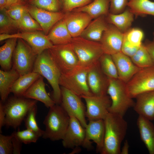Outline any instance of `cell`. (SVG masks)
<instances>
[{
	"instance_id": "1",
	"label": "cell",
	"mask_w": 154,
	"mask_h": 154,
	"mask_svg": "<svg viewBox=\"0 0 154 154\" xmlns=\"http://www.w3.org/2000/svg\"><path fill=\"white\" fill-rule=\"evenodd\" d=\"M123 117L109 112L104 119L105 135L100 154H120L121 143L127 129V123Z\"/></svg>"
},
{
	"instance_id": "2",
	"label": "cell",
	"mask_w": 154,
	"mask_h": 154,
	"mask_svg": "<svg viewBox=\"0 0 154 154\" xmlns=\"http://www.w3.org/2000/svg\"><path fill=\"white\" fill-rule=\"evenodd\" d=\"M32 72L45 78L52 88V99L56 104H60L61 93L59 80L61 74L54 64L48 50L38 55Z\"/></svg>"
},
{
	"instance_id": "3",
	"label": "cell",
	"mask_w": 154,
	"mask_h": 154,
	"mask_svg": "<svg viewBox=\"0 0 154 154\" xmlns=\"http://www.w3.org/2000/svg\"><path fill=\"white\" fill-rule=\"evenodd\" d=\"M70 116L60 104L49 108L43 123L45 129L42 137L52 141L62 140L68 126Z\"/></svg>"
},
{
	"instance_id": "4",
	"label": "cell",
	"mask_w": 154,
	"mask_h": 154,
	"mask_svg": "<svg viewBox=\"0 0 154 154\" xmlns=\"http://www.w3.org/2000/svg\"><path fill=\"white\" fill-rule=\"evenodd\" d=\"M37 101L14 95L8 97L3 103L6 114L5 125L17 129L24 121L30 110L37 105Z\"/></svg>"
},
{
	"instance_id": "5",
	"label": "cell",
	"mask_w": 154,
	"mask_h": 154,
	"mask_svg": "<svg viewBox=\"0 0 154 154\" xmlns=\"http://www.w3.org/2000/svg\"><path fill=\"white\" fill-rule=\"evenodd\" d=\"M109 78L107 94L112 102L109 112L123 116L129 109L133 108L135 102L127 92L126 84L119 78Z\"/></svg>"
},
{
	"instance_id": "6",
	"label": "cell",
	"mask_w": 154,
	"mask_h": 154,
	"mask_svg": "<svg viewBox=\"0 0 154 154\" xmlns=\"http://www.w3.org/2000/svg\"><path fill=\"white\" fill-rule=\"evenodd\" d=\"M69 44L78 59V65L89 67L98 61L104 53L100 42L80 36L72 38Z\"/></svg>"
},
{
	"instance_id": "7",
	"label": "cell",
	"mask_w": 154,
	"mask_h": 154,
	"mask_svg": "<svg viewBox=\"0 0 154 154\" xmlns=\"http://www.w3.org/2000/svg\"><path fill=\"white\" fill-rule=\"evenodd\" d=\"M88 67L78 65L68 72L62 74L59 80L60 86L81 97L93 95L87 83Z\"/></svg>"
},
{
	"instance_id": "8",
	"label": "cell",
	"mask_w": 154,
	"mask_h": 154,
	"mask_svg": "<svg viewBox=\"0 0 154 154\" xmlns=\"http://www.w3.org/2000/svg\"><path fill=\"white\" fill-rule=\"evenodd\" d=\"M37 56L28 43L18 38L13 54L12 67L20 76L31 72Z\"/></svg>"
},
{
	"instance_id": "9",
	"label": "cell",
	"mask_w": 154,
	"mask_h": 154,
	"mask_svg": "<svg viewBox=\"0 0 154 154\" xmlns=\"http://www.w3.org/2000/svg\"><path fill=\"white\" fill-rule=\"evenodd\" d=\"M48 50L61 74L68 72L78 65V57L69 43L53 45Z\"/></svg>"
},
{
	"instance_id": "10",
	"label": "cell",
	"mask_w": 154,
	"mask_h": 154,
	"mask_svg": "<svg viewBox=\"0 0 154 154\" xmlns=\"http://www.w3.org/2000/svg\"><path fill=\"white\" fill-rule=\"evenodd\" d=\"M126 87L132 98L142 93L154 91V66L140 68L126 84Z\"/></svg>"
},
{
	"instance_id": "11",
	"label": "cell",
	"mask_w": 154,
	"mask_h": 154,
	"mask_svg": "<svg viewBox=\"0 0 154 154\" xmlns=\"http://www.w3.org/2000/svg\"><path fill=\"white\" fill-rule=\"evenodd\" d=\"M61 102L60 105L69 116L77 118L85 128L87 123L86 119V107L82 98L62 86H60Z\"/></svg>"
},
{
	"instance_id": "12",
	"label": "cell",
	"mask_w": 154,
	"mask_h": 154,
	"mask_svg": "<svg viewBox=\"0 0 154 154\" xmlns=\"http://www.w3.org/2000/svg\"><path fill=\"white\" fill-rule=\"evenodd\" d=\"M81 97L86 103V116L89 121L105 119L112 103L108 95L83 96Z\"/></svg>"
},
{
	"instance_id": "13",
	"label": "cell",
	"mask_w": 154,
	"mask_h": 154,
	"mask_svg": "<svg viewBox=\"0 0 154 154\" xmlns=\"http://www.w3.org/2000/svg\"><path fill=\"white\" fill-rule=\"evenodd\" d=\"M87 81L93 95L102 96L107 94L109 78L102 70L99 60L89 67Z\"/></svg>"
},
{
	"instance_id": "14",
	"label": "cell",
	"mask_w": 154,
	"mask_h": 154,
	"mask_svg": "<svg viewBox=\"0 0 154 154\" xmlns=\"http://www.w3.org/2000/svg\"><path fill=\"white\" fill-rule=\"evenodd\" d=\"M85 136L82 147L88 150L93 149V141L96 145V151L100 153L104 145L105 135L104 120L89 121L85 128Z\"/></svg>"
},
{
	"instance_id": "15",
	"label": "cell",
	"mask_w": 154,
	"mask_h": 154,
	"mask_svg": "<svg viewBox=\"0 0 154 154\" xmlns=\"http://www.w3.org/2000/svg\"><path fill=\"white\" fill-rule=\"evenodd\" d=\"M68 127L62 139V145L66 148L74 149L82 146L84 143L85 129L75 117L69 116Z\"/></svg>"
},
{
	"instance_id": "16",
	"label": "cell",
	"mask_w": 154,
	"mask_h": 154,
	"mask_svg": "<svg viewBox=\"0 0 154 154\" xmlns=\"http://www.w3.org/2000/svg\"><path fill=\"white\" fill-rule=\"evenodd\" d=\"M124 36L123 33L112 24H108L100 42L104 53L112 55L121 51Z\"/></svg>"
},
{
	"instance_id": "17",
	"label": "cell",
	"mask_w": 154,
	"mask_h": 154,
	"mask_svg": "<svg viewBox=\"0 0 154 154\" xmlns=\"http://www.w3.org/2000/svg\"><path fill=\"white\" fill-rule=\"evenodd\" d=\"M29 13L38 23L46 35L53 27L63 19L65 14L60 12H52L31 5L27 7Z\"/></svg>"
},
{
	"instance_id": "18",
	"label": "cell",
	"mask_w": 154,
	"mask_h": 154,
	"mask_svg": "<svg viewBox=\"0 0 154 154\" xmlns=\"http://www.w3.org/2000/svg\"><path fill=\"white\" fill-rule=\"evenodd\" d=\"M111 55L117 68L118 78L126 84L140 68L130 57L121 51Z\"/></svg>"
},
{
	"instance_id": "19",
	"label": "cell",
	"mask_w": 154,
	"mask_h": 154,
	"mask_svg": "<svg viewBox=\"0 0 154 154\" xmlns=\"http://www.w3.org/2000/svg\"><path fill=\"white\" fill-rule=\"evenodd\" d=\"M64 19L72 38L80 36L92 19L86 13L77 11L65 14Z\"/></svg>"
},
{
	"instance_id": "20",
	"label": "cell",
	"mask_w": 154,
	"mask_h": 154,
	"mask_svg": "<svg viewBox=\"0 0 154 154\" xmlns=\"http://www.w3.org/2000/svg\"><path fill=\"white\" fill-rule=\"evenodd\" d=\"M43 79L44 77L40 75L29 88L23 96L40 101L47 108H49L56 104L46 91Z\"/></svg>"
},
{
	"instance_id": "21",
	"label": "cell",
	"mask_w": 154,
	"mask_h": 154,
	"mask_svg": "<svg viewBox=\"0 0 154 154\" xmlns=\"http://www.w3.org/2000/svg\"><path fill=\"white\" fill-rule=\"evenodd\" d=\"M19 38L27 42L37 55L53 45L46 35L37 32L25 31L19 33Z\"/></svg>"
},
{
	"instance_id": "22",
	"label": "cell",
	"mask_w": 154,
	"mask_h": 154,
	"mask_svg": "<svg viewBox=\"0 0 154 154\" xmlns=\"http://www.w3.org/2000/svg\"><path fill=\"white\" fill-rule=\"evenodd\" d=\"M133 107L139 116L150 121L154 120V91L144 92L137 96Z\"/></svg>"
},
{
	"instance_id": "23",
	"label": "cell",
	"mask_w": 154,
	"mask_h": 154,
	"mask_svg": "<svg viewBox=\"0 0 154 154\" xmlns=\"http://www.w3.org/2000/svg\"><path fill=\"white\" fill-rule=\"evenodd\" d=\"M137 124L141 140L149 153L154 154V125L150 121L139 116Z\"/></svg>"
},
{
	"instance_id": "24",
	"label": "cell",
	"mask_w": 154,
	"mask_h": 154,
	"mask_svg": "<svg viewBox=\"0 0 154 154\" xmlns=\"http://www.w3.org/2000/svg\"><path fill=\"white\" fill-rule=\"evenodd\" d=\"M104 16H100L91 21L80 36L89 40L100 42L108 25Z\"/></svg>"
},
{
	"instance_id": "25",
	"label": "cell",
	"mask_w": 154,
	"mask_h": 154,
	"mask_svg": "<svg viewBox=\"0 0 154 154\" xmlns=\"http://www.w3.org/2000/svg\"><path fill=\"white\" fill-rule=\"evenodd\" d=\"M46 36L54 45L68 44L72 38L64 18L53 27Z\"/></svg>"
},
{
	"instance_id": "26",
	"label": "cell",
	"mask_w": 154,
	"mask_h": 154,
	"mask_svg": "<svg viewBox=\"0 0 154 154\" xmlns=\"http://www.w3.org/2000/svg\"><path fill=\"white\" fill-rule=\"evenodd\" d=\"M134 15L127 7L122 13L113 14L110 13L107 15L108 22L112 24L123 33L129 30L134 21Z\"/></svg>"
},
{
	"instance_id": "27",
	"label": "cell",
	"mask_w": 154,
	"mask_h": 154,
	"mask_svg": "<svg viewBox=\"0 0 154 154\" xmlns=\"http://www.w3.org/2000/svg\"><path fill=\"white\" fill-rule=\"evenodd\" d=\"M20 76L13 67L8 71L0 70V96L3 103L9 97L12 86Z\"/></svg>"
},
{
	"instance_id": "28",
	"label": "cell",
	"mask_w": 154,
	"mask_h": 154,
	"mask_svg": "<svg viewBox=\"0 0 154 154\" xmlns=\"http://www.w3.org/2000/svg\"><path fill=\"white\" fill-rule=\"evenodd\" d=\"M110 0H93L83 7L75 9L74 11L86 13L93 19L107 15L109 13Z\"/></svg>"
},
{
	"instance_id": "29",
	"label": "cell",
	"mask_w": 154,
	"mask_h": 154,
	"mask_svg": "<svg viewBox=\"0 0 154 154\" xmlns=\"http://www.w3.org/2000/svg\"><path fill=\"white\" fill-rule=\"evenodd\" d=\"M40 76L38 73L33 72L20 75L12 86L11 93L17 96H23L29 88Z\"/></svg>"
},
{
	"instance_id": "30",
	"label": "cell",
	"mask_w": 154,
	"mask_h": 154,
	"mask_svg": "<svg viewBox=\"0 0 154 154\" xmlns=\"http://www.w3.org/2000/svg\"><path fill=\"white\" fill-rule=\"evenodd\" d=\"M18 39H7L0 47V65L3 70H9L12 67V59Z\"/></svg>"
},
{
	"instance_id": "31",
	"label": "cell",
	"mask_w": 154,
	"mask_h": 154,
	"mask_svg": "<svg viewBox=\"0 0 154 154\" xmlns=\"http://www.w3.org/2000/svg\"><path fill=\"white\" fill-rule=\"evenodd\" d=\"M127 7L135 16H154V1L150 0H128Z\"/></svg>"
},
{
	"instance_id": "32",
	"label": "cell",
	"mask_w": 154,
	"mask_h": 154,
	"mask_svg": "<svg viewBox=\"0 0 154 154\" xmlns=\"http://www.w3.org/2000/svg\"><path fill=\"white\" fill-rule=\"evenodd\" d=\"M130 58L133 63L140 68L154 66V61L143 43Z\"/></svg>"
},
{
	"instance_id": "33",
	"label": "cell",
	"mask_w": 154,
	"mask_h": 154,
	"mask_svg": "<svg viewBox=\"0 0 154 154\" xmlns=\"http://www.w3.org/2000/svg\"><path fill=\"white\" fill-rule=\"evenodd\" d=\"M99 62L103 72L109 78H118L117 68L111 55L104 53Z\"/></svg>"
},
{
	"instance_id": "34",
	"label": "cell",
	"mask_w": 154,
	"mask_h": 154,
	"mask_svg": "<svg viewBox=\"0 0 154 154\" xmlns=\"http://www.w3.org/2000/svg\"><path fill=\"white\" fill-rule=\"evenodd\" d=\"M34 19L27 10L21 19L17 22L18 28L27 32L42 31L39 24Z\"/></svg>"
},
{
	"instance_id": "35",
	"label": "cell",
	"mask_w": 154,
	"mask_h": 154,
	"mask_svg": "<svg viewBox=\"0 0 154 154\" xmlns=\"http://www.w3.org/2000/svg\"><path fill=\"white\" fill-rule=\"evenodd\" d=\"M37 112V106L36 105L30 110L24 121L27 129L32 130L41 137L43 135L44 131L41 129L37 124L36 118Z\"/></svg>"
},
{
	"instance_id": "36",
	"label": "cell",
	"mask_w": 154,
	"mask_h": 154,
	"mask_svg": "<svg viewBox=\"0 0 154 154\" xmlns=\"http://www.w3.org/2000/svg\"><path fill=\"white\" fill-rule=\"evenodd\" d=\"M29 2L32 5L52 12H58L62 6L60 0H30Z\"/></svg>"
},
{
	"instance_id": "37",
	"label": "cell",
	"mask_w": 154,
	"mask_h": 154,
	"mask_svg": "<svg viewBox=\"0 0 154 154\" xmlns=\"http://www.w3.org/2000/svg\"><path fill=\"white\" fill-rule=\"evenodd\" d=\"M124 34L128 42L133 46L139 47L143 44L144 35L140 29L131 28Z\"/></svg>"
},
{
	"instance_id": "38",
	"label": "cell",
	"mask_w": 154,
	"mask_h": 154,
	"mask_svg": "<svg viewBox=\"0 0 154 154\" xmlns=\"http://www.w3.org/2000/svg\"><path fill=\"white\" fill-rule=\"evenodd\" d=\"M15 28H18L17 21L9 17L6 12L5 9L0 10V34L7 33Z\"/></svg>"
},
{
	"instance_id": "39",
	"label": "cell",
	"mask_w": 154,
	"mask_h": 154,
	"mask_svg": "<svg viewBox=\"0 0 154 154\" xmlns=\"http://www.w3.org/2000/svg\"><path fill=\"white\" fill-rule=\"evenodd\" d=\"M19 139L25 144L36 143L40 137L36 133L29 129L22 131H14Z\"/></svg>"
},
{
	"instance_id": "40",
	"label": "cell",
	"mask_w": 154,
	"mask_h": 154,
	"mask_svg": "<svg viewBox=\"0 0 154 154\" xmlns=\"http://www.w3.org/2000/svg\"><path fill=\"white\" fill-rule=\"evenodd\" d=\"M93 0H60L64 11L67 12L83 7Z\"/></svg>"
},
{
	"instance_id": "41",
	"label": "cell",
	"mask_w": 154,
	"mask_h": 154,
	"mask_svg": "<svg viewBox=\"0 0 154 154\" xmlns=\"http://www.w3.org/2000/svg\"><path fill=\"white\" fill-rule=\"evenodd\" d=\"M27 10V7L19 4L11 6L5 10V11L9 17L17 22L21 19Z\"/></svg>"
},
{
	"instance_id": "42",
	"label": "cell",
	"mask_w": 154,
	"mask_h": 154,
	"mask_svg": "<svg viewBox=\"0 0 154 154\" xmlns=\"http://www.w3.org/2000/svg\"><path fill=\"white\" fill-rule=\"evenodd\" d=\"M12 135L0 134V154H11L13 147L11 141Z\"/></svg>"
},
{
	"instance_id": "43",
	"label": "cell",
	"mask_w": 154,
	"mask_h": 154,
	"mask_svg": "<svg viewBox=\"0 0 154 154\" xmlns=\"http://www.w3.org/2000/svg\"><path fill=\"white\" fill-rule=\"evenodd\" d=\"M128 0H110V13L118 14L123 12L127 8Z\"/></svg>"
},
{
	"instance_id": "44",
	"label": "cell",
	"mask_w": 154,
	"mask_h": 154,
	"mask_svg": "<svg viewBox=\"0 0 154 154\" xmlns=\"http://www.w3.org/2000/svg\"><path fill=\"white\" fill-rule=\"evenodd\" d=\"M139 47L133 46L128 42L124 35L121 48V52L124 54L131 58L137 52Z\"/></svg>"
},
{
	"instance_id": "45",
	"label": "cell",
	"mask_w": 154,
	"mask_h": 154,
	"mask_svg": "<svg viewBox=\"0 0 154 154\" xmlns=\"http://www.w3.org/2000/svg\"><path fill=\"white\" fill-rule=\"evenodd\" d=\"M11 141L13 147V154H20L22 149V143L16 135L15 132L11 134Z\"/></svg>"
},
{
	"instance_id": "46",
	"label": "cell",
	"mask_w": 154,
	"mask_h": 154,
	"mask_svg": "<svg viewBox=\"0 0 154 154\" xmlns=\"http://www.w3.org/2000/svg\"><path fill=\"white\" fill-rule=\"evenodd\" d=\"M152 40H147L143 44L147 50L154 61V33Z\"/></svg>"
},
{
	"instance_id": "47",
	"label": "cell",
	"mask_w": 154,
	"mask_h": 154,
	"mask_svg": "<svg viewBox=\"0 0 154 154\" xmlns=\"http://www.w3.org/2000/svg\"><path fill=\"white\" fill-rule=\"evenodd\" d=\"M6 114L3 103L0 101V132H2V128L5 125Z\"/></svg>"
},
{
	"instance_id": "48",
	"label": "cell",
	"mask_w": 154,
	"mask_h": 154,
	"mask_svg": "<svg viewBox=\"0 0 154 154\" xmlns=\"http://www.w3.org/2000/svg\"><path fill=\"white\" fill-rule=\"evenodd\" d=\"M19 38V33L12 34H9L8 33L0 34V41H2L8 39L10 38Z\"/></svg>"
},
{
	"instance_id": "49",
	"label": "cell",
	"mask_w": 154,
	"mask_h": 154,
	"mask_svg": "<svg viewBox=\"0 0 154 154\" xmlns=\"http://www.w3.org/2000/svg\"><path fill=\"white\" fill-rule=\"evenodd\" d=\"M129 147L128 142L126 140L124 142L122 148L121 149L120 154H128L129 152Z\"/></svg>"
},
{
	"instance_id": "50",
	"label": "cell",
	"mask_w": 154,
	"mask_h": 154,
	"mask_svg": "<svg viewBox=\"0 0 154 154\" xmlns=\"http://www.w3.org/2000/svg\"><path fill=\"white\" fill-rule=\"evenodd\" d=\"M7 1L6 0H0V9L2 10L6 8Z\"/></svg>"
},
{
	"instance_id": "51",
	"label": "cell",
	"mask_w": 154,
	"mask_h": 154,
	"mask_svg": "<svg viewBox=\"0 0 154 154\" xmlns=\"http://www.w3.org/2000/svg\"><path fill=\"white\" fill-rule=\"evenodd\" d=\"M7 1V6L6 9H7L11 6L13 5V0H6Z\"/></svg>"
},
{
	"instance_id": "52",
	"label": "cell",
	"mask_w": 154,
	"mask_h": 154,
	"mask_svg": "<svg viewBox=\"0 0 154 154\" xmlns=\"http://www.w3.org/2000/svg\"><path fill=\"white\" fill-rule=\"evenodd\" d=\"M27 0H21L22 1H27Z\"/></svg>"
}]
</instances>
